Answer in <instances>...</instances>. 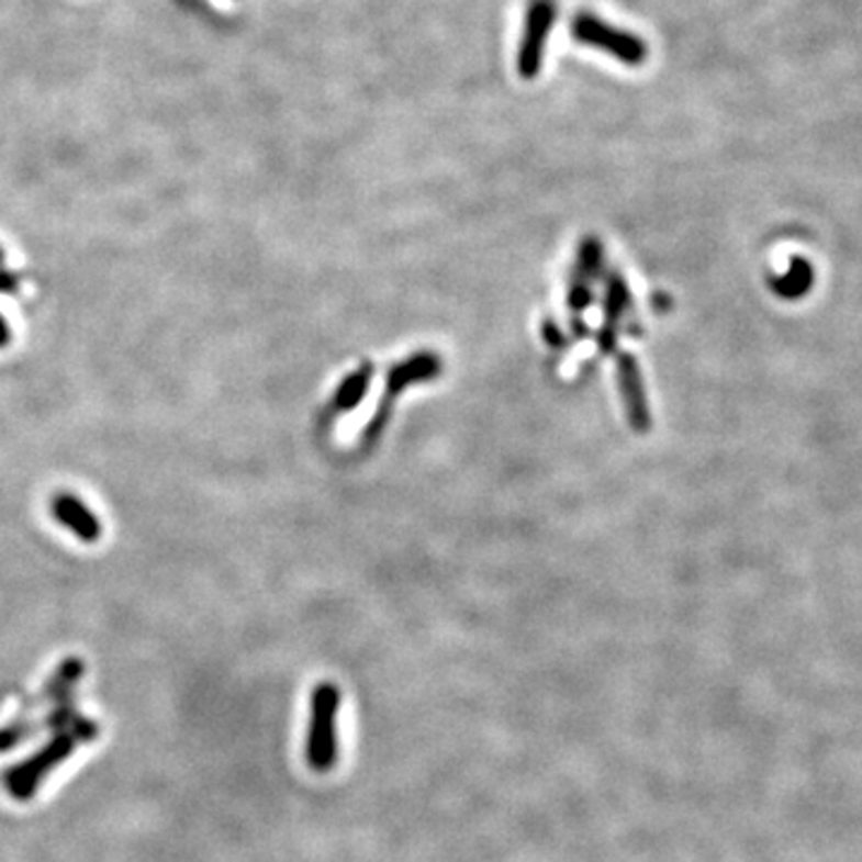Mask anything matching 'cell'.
Instances as JSON below:
<instances>
[{
  "mask_svg": "<svg viewBox=\"0 0 862 862\" xmlns=\"http://www.w3.org/2000/svg\"><path fill=\"white\" fill-rule=\"evenodd\" d=\"M570 36H573V42L602 51L618 63L630 65V68L642 65L649 53L647 44L638 34H630L620 30V26L608 24L600 15H592V12H578V15L570 20Z\"/></svg>",
  "mask_w": 862,
  "mask_h": 862,
  "instance_id": "277c9868",
  "label": "cell"
},
{
  "mask_svg": "<svg viewBox=\"0 0 862 862\" xmlns=\"http://www.w3.org/2000/svg\"><path fill=\"white\" fill-rule=\"evenodd\" d=\"M10 338H12V334H10V326H8V322L3 320V316H0V348H8Z\"/></svg>",
  "mask_w": 862,
  "mask_h": 862,
  "instance_id": "9c48e42d",
  "label": "cell"
},
{
  "mask_svg": "<svg viewBox=\"0 0 862 862\" xmlns=\"http://www.w3.org/2000/svg\"><path fill=\"white\" fill-rule=\"evenodd\" d=\"M15 290H18V278L8 269L0 267V293H15Z\"/></svg>",
  "mask_w": 862,
  "mask_h": 862,
  "instance_id": "ba28073f",
  "label": "cell"
},
{
  "mask_svg": "<svg viewBox=\"0 0 862 862\" xmlns=\"http://www.w3.org/2000/svg\"><path fill=\"white\" fill-rule=\"evenodd\" d=\"M340 707V690L334 683H320L312 695V716L307 731V762L314 772H331L338 760L336 716Z\"/></svg>",
  "mask_w": 862,
  "mask_h": 862,
  "instance_id": "3957f363",
  "label": "cell"
},
{
  "mask_svg": "<svg viewBox=\"0 0 862 862\" xmlns=\"http://www.w3.org/2000/svg\"><path fill=\"white\" fill-rule=\"evenodd\" d=\"M813 281H815L813 264L807 261V259L795 257V259L791 261L788 273H786V276H781V278H774V290H776V293H779L781 298L795 300V298H803V295L810 293Z\"/></svg>",
  "mask_w": 862,
  "mask_h": 862,
  "instance_id": "52a82bcc",
  "label": "cell"
},
{
  "mask_svg": "<svg viewBox=\"0 0 862 862\" xmlns=\"http://www.w3.org/2000/svg\"><path fill=\"white\" fill-rule=\"evenodd\" d=\"M556 15H559L556 0H533V3H529L525 26H523V38H520V46H517V58H515V68L523 79H535L539 75L544 63V51H547L549 34L556 24Z\"/></svg>",
  "mask_w": 862,
  "mask_h": 862,
  "instance_id": "5b68a950",
  "label": "cell"
},
{
  "mask_svg": "<svg viewBox=\"0 0 862 862\" xmlns=\"http://www.w3.org/2000/svg\"><path fill=\"white\" fill-rule=\"evenodd\" d=\"M51 513L63 527H68L79 541L97 544L101 539L99 517L91 513L75 494L60 492V494L53 496L51 499Z\"/></svg>",
  "mask_w": 862,
  "mask_h": 862,
  "instance_id": "8992f818",
  "label": "cell"
},
{
  "mask_svg": "<svg viewBox=\"0 0 862 862\" xmlns=\"http://www.w3.org/2000/svg\"><path fill=\"white\" fill-rule=\"evenodd\" d=\"M82 742H89L85 736L79 734H56L53 736L44 748H38L32 758H26L20 764H12L8 772L3 774V784L5 791L12 795L15 801H30L32 795L42 788V781L56 769L58 764H63L65 760L70 758V754L82 746Z\"/></svg>",
  "mask_w": 862,
  "mask_h": 862,
  "instance_id": "7a4b0ae2",
  "label": "cell"
},
{
  "mask_svg": "<svg viewBox=\"0 0 862 862\" xmlns=\"http://www.w3.org/2000/svg\"><path fill=\"white\" fill-rule=\"evenodd\" d=\"M3 261H5V251H3V247H0V267H3Z\"/></svg>",
  "mask_w": 862,
  "mask_h": 862,
  "instance_id": "30bf717a",
  "label": "cell"
},
{
  "mask_svg": "<svg viewBox=\"0 0 862 862\" xmlns=\"http://www.w3.org/2000/svg\"><path fill=\"white\" fill-rule=\"evenodd\" d=\"M82 659H65L46 683L44 693L32 699L15 721L0 728V752L12 750L42 731H51L53 736L79 734L87 740L99 738V724L79 714L75 705V685L82 679Z\"/></svg>",
  "mask_w": 862,
  "mask_h": 862,
  "instance_id": "6da1fadb",
  "label": "cell"
}]
</instances>
